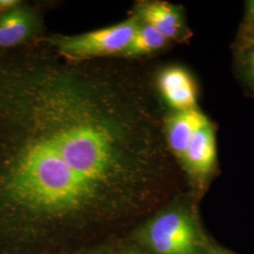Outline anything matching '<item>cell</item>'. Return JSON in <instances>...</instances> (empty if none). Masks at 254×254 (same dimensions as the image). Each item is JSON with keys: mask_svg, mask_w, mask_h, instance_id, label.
Returning <instances> with one entry per match:
<instances>
[{"mask_svg": "<svg viewBox=\"0 0 254 254\" xmlns=\"http://www.w3.org/2000/svg\"><path fill=\"white\" fill-rule=\"evenodd\" d=\"M133 62L68 61L41 37L0 65L1 217L81 224L157 200L173 157L154 81Z\"/></svg>", "mask_w": 254, "mask_h": 254, "instance_id": "cell-1", "label": "cell"}, {"mask_svg": "<svg viewBox=\"0 0 254 254\" xmlns=\"http://www.w3.org/2000/svg\"><path fill=\"white\" fill-rule=\"evenodd\" d=\"M142 239L155 254H206L207 247L194 212L174 205L151 219Z\"/></svg>", "mask_w": 254, "mask_h": 254, "instance_id": "cell-2", "label": "cell"}, {"mask_svg": "<svg viewBox=\"0 0 254 254\" xmlns=\"http://www.w3.org/2000/svg\"><path fill=\"white\" fill-rule=\"evenodd\" d=\"M140 22L131 13L129 18L113 26L78 35H53L44 39L58 54L68 61L118 58L131 42Z\"/></svg>", "mask_w": 254, "mask_h": 254, "instance_id": "cell-3", "label": "cell"}, {"mask_svg": "<svg viewBox=\"0 0 254 254\" xmlns=\"http://www.w3.org/2000/svg\"><path fill=\"white\" fill-rule=\"evenodd\" d=\"M180 166L200 191L213 178L218 168V144L216 126L210 119L192 136Z\"/></svg>", "mask_w": 254, "mask_h": 254, "instance_id": "cell-4", "label": "cell"}, {"mask_svg": "<svg viewBox=\"0 0 254 254\" xmlns=\"http://www.w3.org/2000/svg\"><path fill=\"white\" fill-rule=\"evenodd\" d=\"M132 14L154 27L172 44L187 42L192 36L185 9L180 5L161 0L139 1Z\"/></svg>", "mask_w": 254, "mask_h": 254, "instance_id": "cell-5", "label": "cell"}, {"mask_svg": "<svg viewBox=\"0 0 254 254\" xmlns=\"http://www.w3.org/2000/svg\"><path fill=\"white\" fill-rule=\"evenodd\" d=\"M156 92L169 110L184 111L198 107V89L190 72L180 65H170L156 73Z\"/></svg>", "mask_w": 254, "mask_h": 254, "instance_id": "cell-6", "label": "cell"}, {"mask_svg": "<svg viewBox=\"0 0 254 254\" xmlns=\"http://www.w3.org/2000/svg\"><path fill=\"white\" fill-rule=\"evenodd\" d=\"M208 119L200 108L165 112L164 136L170 153L178 163H182L195 132Z\"/></svg>", "mask_w": 254, "mask_h": 254, "instance_id": "cell-7", "label": "cell"}, {"mask_svg": "<svg viewBox=\"0 0 254 254\" xmlns=\"http://www.w3.org/2000/svg\"><path fill=\"white\" fill-rule=\"evenodd\" d=\"M42 21L36 10L26 5L0 13V49H8L33 42Z\"/></svg>", "mask_w": 254, "mask_h": 254, "instance_id": "cell-8", "label": "cell"}, {"mask_svg": "<svg viewBox=\"0 0 254 254\" xmlns=\"http://www.w3.org/2000/svg\"><path fill=\"white\" fill-rule=\"evenodd\" d=\"M172 45L156 29L144 22H140L136 33L127 48L118 58L135 61L142 57L157 53Z\"/></svg>", "mask_w": 254, "mask_h": 254, "instance_id": "cell-9", "label": "cell"}, {"mask_svg": "<svg viewBox=\"0 0 254 254\" xmlns=\"http://www.w3.org/2000/svg\"><path fill=\"white\" fill-rule=\"evenodd\" d=\"M235 51L241 77L254 91V41H236Z\"/></svg>", "mask_w": 254, "mask_h": 254, "instance_id": "cell-10", "label": "cell"}, {"mask_svg": "<svg viewBox=\"0 0 254 254\" xmlns=\"http://www.w3.org/2000/svg\"><path fill=\"white\" fill-rule=\"evenodd\" d=\"M236 41H254V0L245 2L243 20Z\"/></svg>", "mask_w": 254, "mask_h": 254, "instance_id": "cell-11", "label": "cell"}, {"mask_svg": "<svg viewBox=\"0 0 254 254\" xmlns=\"http://www.w3.org/2000/svg\"><path fill=\"white\" fill-rule=\"evenodd\" d=\"M20 5V1L17 0H0V13L8 11Z\"/></svg>", "mask_w": 254, "mask_h": 254, "instance_id": "cell-12", "label": "cell"}, {"mask_svg": "<svg viewBox=\"0 0 254 254\" xmlns=\"http://www.w3.org/2000/svg\"><path fill=\"white\" fill-rule=\"evenodd\" d=\"M212 254H225L224 252H218V251H214V252H212L211 253Z\"/></svg>", "mask_w": 254, "mask_h": 254, "instance_id": "cell-13", "label": "cell"}, {"mask_svg": "<svg viewBox=\"0 0 254 254\" xmlns=\"http://www.w3.org/2000/svg\"><path fill=\"white\" fill-rule=\"evenodd\" d=\"M136 254V253H132V254Z\"/></svg>", "mask_w": 254, "mask_h": 254, "instance_id": "cell-14", "label": "cell"}]
</instances>
